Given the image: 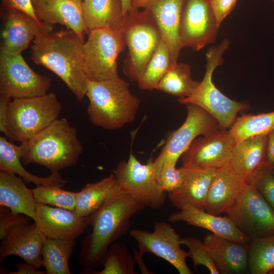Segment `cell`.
<instances>
[{"instance_id": "28", "label": "cell", "mask_w": 274, "mask_h": 274, "mask_svg": "<svg viewBox=\"0 0 274 274\" xmlns=\"http://www.w3.org/2000/svg\"><path fill=\"white\" fill-rule=\"evenodd\" d=\"M0 170L17 174L26 183L40 185H61L66 183L59 173H51L47 177L34 175L24 168L21 160L20 146H17L4 137H0Z\"/></svg>"}, {"instance_id": "2", "label": "cell", "mask_w": 274, "mask_h": 274, "mask_svg": "<svg viewBox=\"0 0 274 274\" xmlns=\"http://www.w3.org/2000/svg\"><path fill=\"white\" fill-rule=\"evenodd\" d=\"M84 44L66 28L37 36L30 50V59L58 76L80 101L86 96L88 81L83 70Z\"/></svg>"}, {"instance_id": "5", "label": "cell", "mask_w": 274, "mask_h": 274, "mask_svg": "<svg viewBox=\"0 0 274 274\" xmlns=\"http://www.w3.org/2000/svg\"><path fill=\"white\" fill-rule=\"evenodd\" d=\"M229 44V41L225 39L219 45L208 50L206 54V72L202 80L190 96L178 99L182 104H194L202 108L216 119L220 128L227 129L232 126L237 114L248 108L246 104L225 95L212 81L213 72L223 63V55Z\"/></svg>"}, {"instance_id": "17", "label": "cell", "mask_w": 274, "mask_h": 274, "mask_svg": "<svg viewBox=\"0 0 274 274\" xmlns=\"http://www.w3.org/2000/svg\"><path fill=\"white\" fill-rule=\"evenodd\" d=\"M5 26L1 50L21 53L38 36L53 31V26L38 21L16 9H2Z\"/></svg>"}, {"instance_id": "15", "label": "cell", "mask_w": 274, "mask_h": 274, "mask_svg": "<svg viewBox=\"0 0 274 274\" xmlns=\"http://www.w3.org/2000/svg\"><path fill=\"white\" fill-rule=\"evenodd\" d=\"M187 117L183 124L168 136L158 157L156 165L168 161L175 165L182 154L199 135H208L220 128L216 119L202 108L187 104Z\"/></svg>"}, {"instance_id": "1", "label": "cell", "mask_w": 274, "mask_h": 274, "mask_svg": "<svg viewBox=\"0 0 274 274\" xmlns=\"http://www.w3.org/2000/svg\"><path fill=\"white\" fill-rule=\"evenodd\" d=\"M145 208L118 187L97 211L86 217L92 229L84 238L79 255L82 273H91L101 265L109 247L129 229L132 216Z\"/></svg>"}, {"instance_id": "41", "label": "cell", "mask_w": 274, "mask_h": 274, "mask_svg": "<svg viewBox=\"0 0 274 274\" xmlns=\"http://www.w3.org/2000/svg\"><path fill=\"white\" fill-rule=\"evenodd\" d=\"M237 0H210L211 7L220 27L224 19L230 13Z\"/></svg>"}, {"instance_id": "32", "label": "cell", "mask_w": 274, "mask_h": 274, "mask_svg": "<svg viewBox=\"0 0 274 274\" xmlns=\"http://www.w3.org/2000/svg\"><path fill=\"white\" fill-rule=\"evenodd\" d=\"M274 129V111L237 117L229 129L236 144L254 136L268 134Z\"/></svg>"}, {"instance_id": "46", "label": "cell", "mask_w": 274, "mask_h": 274, "mask_svg": "<svg viewBox=\"0 0 274 274\" xmlns=\"http://www.w3.org/2000/svg\"><path fill=\"white\" fill-rule=\"evenodd\" d=\"M143 255L144 254L140 252L139 250H137L136 249H133V255L136 264H138L139 266L141 273L144 274L152 273V272H151V271L149 270L145 264L143 257Z\"/></svg>"}, {"instance_id": "43", "label": "cell", "mask_w": 274, "mask_h": 274, "mask_svg": "<svg viewBox=\"0 0 274 274\" xmlns=\"http://www.w3.org/2000/svg\"><path fill=\"white\" fill-rule=\"evenodd\" d=\"M11 98L0 95V131L9 138L8 120V108Z\"/></svg>"}, {"instance_id": "16", "label": "cell", "mask_w": 274, "mask_h": 274, "mask_svg": "<svg viewBox=\"0 0 274 274\" xmlns=\"http://www.w3.org/2000/svg\"><path fill=\"white\" fill-rule=\"evenodd\" d=\"M46 238L35 222L14 226L1 240V263L7 257L14 255L40 268L43 266L42 251Z\"/></svg>"}, {"instance_id": "13", "label": "cell", "mask_w": 274, "mask_h": 274, "mask_svg": "<svg viewBox=\"0 0 274 274\" xmlns=\"http://www.w3.org/2000/svg\"><path fill=\"white\" fill-rule=\"evenodd\" d=\"M236 143L229 129L195 139L181 155L183 166L218 170L229 165Z\"/></svg>"}, {"instance_id": "6", "label": "cell", "mask_w": 274, "mask_h": 274, "mask_svg": "<svg viewBox=\"0 0 274 274\" xmlns=\"http://www.w3.org/2000/svg\"><path fill=\"white\" fill-rule=\"evenodd\" d=\"M123 35L128 50L123 72L130 81L138 82L161 40L159 28L150 10L132 9L127 12Z\"/></svg>"}, {"instance_id": "14", "label": "cell", "mask_w": 274, "mask_h": 274, "mask_svg": "<svg viewBox=\"0 0 274 274\" xmlns=\"http://www.w3.org/2000/svg\"><path fill=\"white\" fill-rule=\"evenodd\" d=\"M130 235L137 242L142 253H150L163 259L180 274L193 273L187 264L188 253L181 248V238L170 224L157 221L153 231L133 229Z\"/></svg>"}, {"instance_id": "35", "label": "cell", "mask_w": 274, "mask_h": 274, "mask_svg": "<svg viewBox=\"0 0 274 274\" xmlns=\"http://www.w3.org/2000/svg\"><path fill=\"white\" fill-rule=\"evenodd\" d=\"M172 66L169 50L161 39L143 75L138 82V87L144 90L156 89L160 80Z\"/></svg>"}, {"instance_id": "11", "label": "cell", "mask_w": 274, "mask_h": 274, "mask_svg": "<svg viewBox=\"0 0 274 274\" xmlns=\"http://www.w3.org/2000/svg\"><path fill=\"white\" fill-rule=\"evenodd\" d=\"M51 80L36 73L21 53L1 50L0 95L12 98L31 97L47 93Z\"/></svg>"}, {"instance_id": "4", "label": "cell", "mask_w": 274, "mask_h": 274, "mask_svg": "<svg viewBox=\"0 0 274 274\" xmlns=\"http://www.w3.org/2000/svg\"><path fill=\"white\" fill-rule=\"evenodd\" d=\"M87 115L95 126L107 130L121 129L133 122L141 105L129 83L121 78L114 80L87 81Z\"/></svg>"}, {"instance_id": "40", "label": "cell", "mask_w": 274, "mask_h": 274, "mask_svg": "<svg viewBox=\"0 0 274 274\" xmlns=\"http://www.w3.org/2000/svg\"><path fill=\"white\" fill-rule=\"evenodd\" d=\"M29 217L15 213L4 206H0V239L7 234L8 230L18 224L29 223Z\"/></svg>"}, {"instance_id": "19", "label": "cell", "mask_w": 274, "mask_h": 274, "mask_svg": "<svg viewBox=\"0 0 274 274\" xmlns=\"http://www.w3.org/2000/svg\"><path fill=\"white\" fill-rule=\"evenodd\" d=\"M38 19L42 22L54 26L64 25L84 40L88 34L84 19L83 0H31Z\"/></svg>"}, {"instance_id": "47", "label": "cell", "mask_w": 274, "mask_h": 274, "mask_svg": "<svg viewBox=\"0 0 274 274\" xmlns=\"http://www.w3.org/2000/svg\"><path fill=\"white\" fill-rule=\"evenodd\" d=\"M156 0H129L133 9L139 10L148 8Z\"/></svg>"}, {"instance_id": "18", "label": "cell", "mask_w": 274, "mask_h": 274, "mask_svg": "<svg viewBox=\"0 0 274 274\" xmlns=\"http://www.w3.org/2000/svg\"><path fill=\"white\" fill-rule=\"evenodd\" d=\"M36 223L40 232L46 237L56 239H76L88 225L86 217L75 211L37 203Z\"/></svg>"}, {"instance_id": "36", "label": "cell", "mask_w": 274, "mask_h": 274, "mask_svg": "<svg viewBox=\"0 0 274 274\" xmlns=\"http://www.w3.org/2000/svg\"><path fill=\"white\" fill-rule=\"evenodd\" d=\"M61 185H40L32 189L37 203L75 211L78 192L65 190Z\"/></svg>"}, {"instance_id": "9", "label": "cell", "mask_w": 274, "mask_h": 274, "mask_svg": "<svg viewBox=\"0 0 274 274\" xmlns=\"http://www.w3.org/2000/svg\"><path fill=\"white\" fill-rule=\"evenodd\" d=\"M113 173L119 188L145 207L158 209L164 205L167 193L158 181L152 157L142 164L131 151L128 160L120 161Z\"/></svg>"}, {"instance_id": "45", "label": "cell", "mask_w": 274, "mask_h": 274, "mask_svg": "<svg viewBox=\"0 0 274 274\" xmlns=\"http://www.w3.org/2000/svg\"><path fill=\"white\" fill-rule=\"evenodd\" d=\"M15 266L17 268L16 271L10 272V274H45L46 270L38 269L35 265L25 262L23 263L16 264Z\"/></svg>"}, {"instance_id": "42", "label": "cell", "mask_w": 274, "mask_h": 274, "mask_svg": "<svg viewBox=\"0 0 274 274\" xmlns=\"http://www.w3.org/2000/svg\"><path fill=\"white\" fill-rule=\"evenodd\" d=\"M1 2L3 9L20 10L40 21L35 14L31 0H1Z\"/></svg>"}, {"instance_id": "27", "label": "cell", "mask_w": 274, "mask_h": 274, "mask_svg": "<svg viewBox=\"0 0 274 274\" xmlns=\"http://www.w3.org/2000/svg\"><path fill=\"white\" fill-rule=\"evenodd\" d=\"M84 19L89 31L109 28L123 32L125 15L122 0H83Z\"/></svg>"}, {"instance_id": "44", "label": "cell", "mask_w": 274, "mask_h": 274, "mask_svg": "<svg viewBox=\"0 0 274 274\" xmlns=\"http://www.w3.org/2000/svg\"><path fill=\"white\" fill-rule=\"evenodd\" d=\"M265 167L274 169V129L267 134Z\"/></svg>"}, {"instance_id": "7", "label": "cell", "mask_w": 274, "mask_h": 274, "mask_svg": "<svg viewBox=\"0 0 274 274\" xmlns=\"http://www.w3.org/2000/svg\"><path fill=\"white\" fill-rule=\"evenodd\" d=\"M62 105L56 95L13 98L8 105L9 138L23 143L58 119Z\"/></svg>"}, {"instance_id": "48", "label": "cell", "mask_w": 274, "mask_h": 274, "mask_svg": "<svg viewBox=\"0 0 274 274\" xmlns=\"http://www.w3.org/2000/svg\"><path fill=\"white\" fill-rule=\"evenodd\" d=\"M123 14L125 15L127 12L131 11L132 8L129 0H122Z\"/></svg>"}, {"instance_id": "38", "label": "cell", "mask_w": 274, "mask_h": 274, "mask_svg": "<svg viewBox=\"0 0 274 274\" xmlns=\"http://www.w3.org/2000/svg\"><path fill=\"white\" fill-rule=\"evenodd\" d=\"M155 165L158 181L164 190L168 193L180 186L183 179L181 167L177 168L176 165L168 161H163Z\"/></svg>"}, {"instance_id": "49", "label": "cell", "mask_w": 274, "mask_h": 274, "mask_svg": "<svg viewBox=\"0 0 274 274\" xmlns=\"http://www.w3.org/2000/svg\"><path fill=\"white\" fill-rule=\"evenodd\" d=\"M271 172H272L273 175H274V169L272 170Z\"/></svg>"}, {"instance_id": "3", "label": "cell", "mask_w": 274, "mask_h": 274, "mask_svg": "<svg viewBox=\"0 0 274 274\" xmlns=\"http://www.w3.org/2000/svg\"><path fill=\"white\" fill-rule=\"evenodd\" d=\"M20 148L23 164L41 165L51 173L76 164L83 151L76 128L65 118L56 119Z\"/></svg>"}, {"instance_id": "33", "label": "cell", "mask_w": 274, "mask_h": 274, "mask_svg": "<svg viewBox=\"0 0 274 274\" xmlns=\"http://www.w3.org/2000/svg\"><path fill=\"white\" fill-rule=\"evenodd\" d=\"M248 249L250 273H274V234L252 239Z\"/></svg>"}, {"instance_id": "20", "label": "cell", "mask_w": 274, "mask_h": 274, "mask_svg": "<svg viewBox=\"0 0 274 274\" xmlns=\"http://www.w3.org/2000/svg\"><path fill=\"white\" fill-rule=\"evenodd\" d=\"M181 168L182 183L178 189L167 193L170 201L179 210L193 207L205 211L210 187L217 170Z\"/></svg>"}, {"instance_id": "21", "label": "cell", "mask_w": 274, "mask_h": 274, "mask_svg": "<svg viewBox=\"0 0 274 274\" xmlns=\"http://www.w3.org/2000/svg\"><path fill=\"white\" fill-rule=\"evenodd\" d=\"M203 242L220 273H250L248 245L212 233L208 234Z\"/></svg>"}, {"instance_id": "31", "label": "cell", "mask_w": 274, "mask_h": 274, "mask_svg": "<svg viewBox=\"0 0 274 274\" xmlns=\"http://www.w3.org/2000/svg\"><path fill=\"white\" fill-rule=\"evenodd\" d=\"M200 81L191 78V66L186 63H177L172 66L158 83L156 89L185 98L190 96Z\"/></svg>"}, {"instance_id": "29", "label": "cell", "mask_w": 274, "mask_h": 274, "mask_svg": "<svg viewBox=\"0 0 274 274\" xmlns=\"http://www.w3.org/2000/svg\"><path fill=\"white\" fill-rule=\"evenodd\" d=\"M118 188L113 173L100 181L87 183L77 196L75 211L83 217L94 214Z\"/></svg>"}, {"instance_id": "23", "label": "cell", "mask_w": 274, "mask_h": 274, "mask_svg": "<svg viewBox=\"0 0 274 274\" xmlns=\"http://www.w3.org/2000/svg\"><path fill=\"white\" fill-rule=\"evenodd\" d=\"M168 220L173 223L184 222L194 226L207 229L213 234L249 245L251 239L244 234L225 215L210 214L206 211L188 207L174 212Z\"/></svg>"}, {"instance_id": "26", "label": "cell", "mask_w": 274, "mask_h": 274, "mask_svg": "<svg viewBox=\"0 0 274 274\" xmlns=\"http://www.w3.org/2000/svg\"><path fill=\"white\" fill-rule=\"evenodd\" d=\"M36 204L32 189L26 186L21 177L0 170V206L35 221Z\"/></svg>"}, {"instance_id": "39", "label": "cell", "mask_w": 274, "mask_h": 274, "mask_svg": "<svg viewBox=\"0 0 274 274\" xmlns=\"http://www.w3.org/2000/svg\"><path fill=\"white\" fill-rule=\"evenodd\" d=\"M250 184L257 188L274 211V175L271 170L265 166Z\"/></svg>"}, {"instance_id": "22", "label": "cell", "mask_w": 274, "mask_h": 274, "mask_svg": "<svg viewBox=\"0 0 274 274\" xmlns=\"http://www.w3.org/2000/svg\"><path fill=\"white\" fill-rule=\"evenodd\" d=\"M267 138V134L256 135L236 144L229 166L246 183L265 166Z\"/></svg>"}, {"instance_id": "50", "label": "cell", "mask_w": 274, "mask_h": 274, "mask_svg": "<svg viewBox=\"0 0 274 274\" xmlns=\"http://www.w3.org/2000/svg\"><path fill=\"white\" fill-rule=\"evenodd\" d=\"M272 1H274V0H272Z\"/></svg>"}, {"instance_id": "24", "label": "cell", "mask_w": 274, "mask_h": 274, "mask_svg": "<svg viewBox=\"0 0 274 274\" xmlns=\"http://www.w3.org/2000/svg\"><path fill=\"white\" fill-rule=\"evenodd\" d=\"M183 0H156L148 8L169 50L172 66L178 63L181 49L179 27Z\"/></svg>"}, {"instance_id": "37", "label": "cell", "mask_w": 274, "mask_h": 274, "mask_svg": "<svg viewBox=\"0 0 274 274\" xmlns=\"http://www.w3.org/2000/svg\"><path fill=\"white\" fill-rule=\"evenodd\" d=\"M181 243L188 247V257L192 260L194 268L203 265L210 273L220 274L203 242L194 237H187L181 238Z\"/></svg>"}, {"instance_id": "12", "label": "cell", "mask_w": 274, "mask_h": 274, "mask_svg": "<svg viewBox=\"0 0 274 274\" xmlns=\"http://www.w3.org/2000/svg\"><path fill=\"white\" fill-rule=\"evenodd\" d=\"M219 28L210 0H183L179 27L181 48L200 50L215 42Z\"/></svg>"}, {"instance_id": "8", "label": "cell", "mask_w": 274, "mask_h": 274, "mask_svg": "<svg viewBox=\"0 0 274 274\" xmlns=\"http://www.w3.org/2000/svg\"><path fill=\"white\" fill-rule=\"evenodd\" d=\"M125 46L122 31L109 28L90 30L83 46V70L87 80L119 79L117 59Z\"/></svg>"}, {"instance_id": "34", "label": "cell", "mask_w": 274, "mask_h": 274, "mask_svg": "<svg viewBox=\"0 0 274 274\" xmlns=\"http://www.w3.org/2000/svg\"><path fill=\"white\" fill-rule=\"evenodd\" d=\"M136 262L125 243L115 242L108 249L101 262L102 268L95 274H136Z\"/></svg>"}, {"instance_id": "25", "label": "cell", "mask_w": 274, "mask_h": 274, "mask_svg": "<svg viewBox=\"0 0 274 274\" xmlns=\"http://www.w3.org/2000/svg\"><path fill=\"white\" fill-rule=\"evenodd\" d=\"M245 183L229 165L217 170L210 187L205 211L215 215L226 213Z\"/></svg>"}, {"instance_id": "10", "label": "cell", "mask_w": 274, "mask_h": 274, "mask_svg": "<svg viewBox=\"0 0 274 274\" xmlns=\"http://www.w3.org/2000/svg\"><path fill=\"white\" fill-rule=\"evenodd\" d=\"M226 215L251 239L274 234V211L251 184H244Z\"/></svg>"}, {"instance_id": "30", "label": "cell", "mask_w": 274, "mask_h": 274, "mask_svg": "<svg viewBox=\"0 0 274 274\" xmlns=\"http://www.w3.org/2000/svg\"><path fill=\"white\" fill-rule=\"evenodd\" d=\"M76 239L46 237L42 251L43 266L47 274H70L68 261Z\"/></svg>"}]
</instances>
